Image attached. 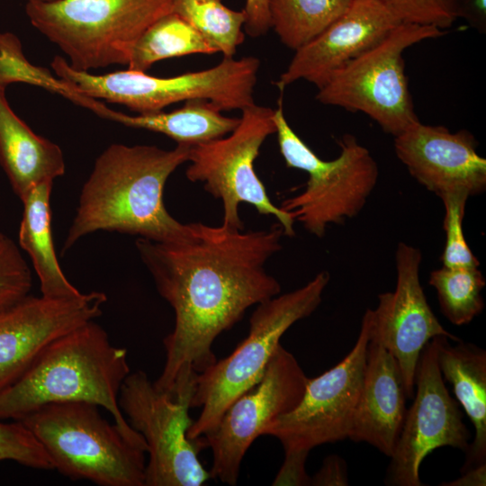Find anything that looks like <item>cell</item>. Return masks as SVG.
Segmentation results:
<instances>
[{
	"mask_svg": "<svg viewBox=\"0 0 486 486\" xmlns=\"http://www.w3.org/2000/svg\"><path fill=\"white\" fill-rule=\"evenodd\" d=\"M312 486H347L346 461L337 454L327 456L320 470L311 477Z\"/></svg>",
	"mask_w": 486,
	"mask_h": 486,
	"instance_id": "cell-34",
	"label": "cell"
},
{
	"mask_svg": "<svg viewBox=\"0 0 486 486\" xmlns=\"http://www.w3.org/2000/svg\"><path fill=\"white\" fill-rule=\"evenodd\" d=\"M400 23L444 31L459 18L461 0H381Z\"/></svg>",
	"mask_w": 486,
	"mask_h": 486,
	"instance_id": "cell-31",
	"label": "cell"
},
{
	"mask_svg": "<svg viewBox=\"0 0 486 486\" xmlns=\"http://www.w3.org/2000/svg\"><path fill=\"white\" fill-rule=\"evenodd\" d=\"M130 373L127 350L112 345L95 320L88 321L52 341L0 392V420L19 421L50 403L84 401L109 411L122 432L147 449L119 405L120 390Z\"/></svg>",
	"mask_w": 486,
	"mask_h": 486,
	"instance_id": "cell-3",
	"label": "cell"
},
{
	"mask_svg": "<svg viewBox=\"0 0 486 486\" xmlns=\"http://www.w3.org/2000/svg\"><path fill=\"white\" fill-rule=\"evenodd\" d=\"M437 364L443 379L470 418L474 437L465 451L461 472L486 464V352L462 340L452 345L446 337H436Z\"/></svg>",
	"mask_w": 486,
	"mask_h": 486,
	"instance_id": "cell-21",
	"label": "cell"
},
{
	"mask_svg": "<svg viewBox=\"0 0 486 486\" xmlns=\"http://www.w3.org/2000/svg\"><path fill=\"white\" fill-rule=\"evenodd\" d=\"M174 0H58L27 2L25 13L41 34L79 71L127 66L137 40Z\"/></svg>",
	"mask_w": 486,
	"mask_h": 486,
	"instance_id": "cell-6",
	"label": "cell"
},
{
	"mask_svg": "<svg viewBox=\"0 0 486 486\" xmlns=\"http://www.w3.org/2000/svg\"><path fill=\"white\" fill-rule=\"evenodd\" d=\"M328 282V273L321 271L305 285L256 304L245 339L195 378L190 408L202 410L187 430L189 440L213 430L228 407L261 380L283 335L316 310Z\"/></svg>",
	"mask_w": 486,
	"mask_h": 486,
	"instance_id": "cell-4",
	"label": "cell"
},
{
	"mask_svg": "<svg viewBox=\"0 0 486 486\" xmlns=\"http://www.w3.org/2000/svg\"><path fill=\"white\" fill-rule=\"evenodd\" d=\"M25 83L60 94L64 82L49 69L32 65L22 52V43L11 32H0V85Z\"/></svg>",
	"mask_w": 486,
	"mask_h": 486,
	"instance_id": "cell-28",
	"label": "cell"
},
{
	"mask_svg": "<svg viewBox=\"0 0 486 486\" xmlns=\"http://www.w3.org/2000/svg\"><path fill=\"white\" fill-rule=\"evenodd\" d=\"M369 339L364 313L350 352L329 370L308 378L299 404L268 425L263 435L277 438L284 451L310 452L348 438L362 390Z\"/></svg>",
	"mask_w": 486,
	"mask_h": 486,
	"instance_id": "cell-12",
	"label": "cell"
},
{
	"mask_svg": "<svg viewBox=\"0 0 486 486\" xmlns=\"http://www.w3.org/2000/svg\"><path fill=\"white\" fill-rule=\"evenodd\" d=\"M462 472L457 479L441 483L445 486H485L486 485V464L469 468Z\"/></svg>",
	"mask_w": 486,
	"mask_h": 486,
	"instance_id": "cell-37",
	"label": "cell"
},
{
	"mask_svg": "<svg viewBox=\"0 0 486 486\" xmlns=\"http://www.w3.org/2000/svg\"><path fill=\"white\" fill-rule=\"evenodd\" d=\"M52 187V181L43 182L21 200L23 211L18 244L32 260L40 281V294L50 298H70L81 292L66 277L56 254L50 204Z\"/></svg>",
	"mask_w": 486,
	"mask_h": 486,
	"instance_id": "cell-23",
	"label": "cell"
},
{
	"mask_svg": "<svg viewBox=\"0 0 486 486\" xmlns=\"http://www.w3.org/2000/svg\"><path fill=\"white\" fill-rule=\"evenodd\" d=\"M414 388L412 405L390 457L387 485L421 486L419 468L427 455L443 446L465 452L470 444L471 434L438 367L435 338L419 355Z\"/></svg>",
	"mask_w": 486,
	"mask_h": 486,
	"instance_id": "cell-13",
	"label": "cell"
},
{
	"mask_svg": "<svg viewBox=\"0 0 486 486\" xmlns=\"http://www.w3.org/2000/svg\"><path fill=\"white\" fill-rule=\"evenodd\" d=\"M50 66L58 78L82 94L149 113L194 99L208 100L221 111L252 106L260 61L256 57L224 58L211 68L170 77L130 69L94 75L74 69L60 56Z\"/></svg>",
	"mask_w": 486,
	"mask_h": 486,
	"instance_id": "cell-7",
	"label": "cell"
},
{
	"mask_svg": "<svg viewBox=\"0 0 486 486\" xmlns=\"http://www.w3.org/2000/svg\"><path fill=\"white\" fill-rule=\"evenodd\" d=\"M172 13L193 26L224 58H233L244 41V10L235 11L222 0H174Z\"/></svg>",
	"mask_w": 486,
	"mask_h": 486,
	"instance_id": "cell-26",
	"label": "cell"
},
{
	"mask_svg": "<svg viewBox=\"0 0 486 486\" xmlns=\"http://www.w3.org/2000/svg\"><path fill=\"white\" fill-rule=\"evenodd\" d=\"M274 111L256 104L242 110L238 125L228 135L192 146L186 177L202 182L203 188L223 205L222 225L243 230L240 202L253 205L262 215L276 218L288 237L295 235L292 216L275 206L254 169L266 139L275 133Z\"/></svg>",
	"mask_w": 486,
	"mask_h": 486,
	"instance_id": "cell-9",
	"label": "cell"
},
{
	"mask_svg": "<svg viewBox=\"0 0 486 486\" xmlns=\"http://www.w3.org/2000/svg\"><path fill=\"white\" fill-rule=\"evenodd\" d=\"M84 401L50 403L19 421L43 446L54 469L100 486H144L147 449Z\"/></svg>",
	"mask_w": 486,
	"mask_h": 486,
	"instance_id": "cell-5",
	"label": "cell"
},
{
	"mask_svg": "<svg viewBox=\"0 0 486 486\" xmlns=\"http://www.w3.org/2000/svg\"><path fill=\"white\" fill-rule=\"evenodd\" d=\"M309 453L301 450L284 451V463L272 484L274 486L310 485L311 477L308 475L305 469Z\"/></svg>",
	"mask_w": 486,
	"mask_h": 486,
	"instance_id": "cell-33",
	"label": "cell"
},
{
	"mask_svg": "<svg viewBox=\"0 0 486 486\" xmlns=\"http://www.w3.org/2000/svg\"><path fill=\"white\" fill-rule=\"evenodd\" d=\"M400 23L381 0H352L335 22L295 50L274 84L283 91L304 79L319 88L332 72L376 45Z\"/></svg>",
	"mask_w": 486,
	"mask_h": 486,
	"instance_id": "cell-18",
	"label": "cell"
},
{
	"mask_svg": "<svg viewBox=\"0 0 486 486\" xmlns=\"http://www.w3.org/2000/svg\"><path fill=\"white\" fill-rule=\"evenodd\" d=\"M32 270L20 247L0 231V310L29 295Z\"/></svg>",
	"mask_w": 486,
	"mask_h": 486,
	"instance_id": "cell-30",
	"label": "cell"
},
{
	"mask_svg": "<svg viewBox=\"0 0 486 486\" xmlns=\"http://www.w3.org/2000/svg\"><path fill=\"white\" fill-rule=\"evenodd\" d=\"M444 34L432 26L400 23L376 45L332 72L318 88L317 101L361 112L384 132L399 135L419 121L402 54L418 42Z\"/></svg>",
	"mask_w": 486,
	"mask_h": 486,
	"instance_id": "cell-8",
	"label": "cell"
},
{
	"mask_svg": "<svg viewBox=\"0 0 486 486\" xmlns=\"http://www.w3.org/2000/svg\"><path fill=\"white\" fill-rule=\"evenodd\" d=\"M119 405L147 445L144 486H201L211 478L197 456L199 447L186 436L193 422L188 402L159 391L139 370L124 379Z\"/></svg>",
	"mask_w": 486,
	"mask_h": 486,
	"instance_id": "cell-11",
	"label": "cell"
},
{
	"mask_svg": "<svg viewBox=\"0 0 486 486\" xmlns=\"http://www.w3.org/2000/svg\"><path fill=\"white\" fill-rule=\"evenodd\" d=\"M58 0H27V2H43V3H50V2H55Z\"/></svg>",
	"mask_w": 486,
	"mask_h": 486,
	"instance_id": "cell-38",
	"label": "cell"
},
{
	"mask_svg": "<svg viewBox=\"0 0 486 486\" xmlns=\"http://www.w3.org/2000/svg\"><path fill=\"white\" fill-rule=\"evenodd\" d=\"M466 130L451 132L419 121L394 137L397 158L421 185L438 197L454 192L469 196L486 189V159Z\"/></svg>",
	"mask_w": 486,
	"mask_h": 486,
	"instance_id": "cell-17",
	"label": "cell"
},
{
	"mask_svg": "<svg viewBox=\"0 0 486 486\" xmlns=\"http://www.w3.org/2000/svg\"><path fill=\"white\" fill-rule=\"evenodd\" d=\"M419 249L400 242L395 252L397 272L393 292L378 295L376 309H367L369 338L396 359L408 398L414 395L417 364L424 346L436 337L461 340L448 332L430 309L419 280Z\"/></svg>",
	"mask_w": 486,
	"mask_h": 486,
	"instance_id": "cell-14",
	"label": "cell"
},
{
	"mask_svg": "<svg viewBox=\"0 0 486 486\" xmlns=\"http://www.w3.org/2000/svg\"><path fill=\"white\" fill-rule=\"evenodd\" d=\"M428 284L436 291L442 313L455 326L469 324L483 310L486 281L476 266H442L430 273Z\"/></svg>",
	"mask_w": 486,
	"mask_h": 486,
	"instance_id": "cell-27",
	"label": "cell"
},
{
	"mask_svg": "<svg viewBox=\"0 0 486 486\" xmlns=\"http://www.w3.org/2000/svg\"><path fill=\"white\" fill-rule=\"evenodd\" d=\"M459 18L464 19L478 32H486V0H461Z\"/></svg>",
	"mask_w": 486,
	"mask_h": 486,
	"instance_id": "cell-36",
	"label": "cell"
},
{
	"mask_svg": "<svg viewBox=\"0 0 486 486\" xmlns=\"http://www.w3.org/2000/svg\"><path fill=\"white\" fill-rule=\"evenodd\" d=\"M13 461L37 470L54 469L43 446L20 421L0 420V462Z\"/></svg>",
	"mask_w": 486,
	"mask_h": 486,
	"instance_id": "cell-32",
	"label": "cell"
},
{
	"mask_svg": "<svg viewBox=\"0 0 486 486\" xmlns=\"http://www.w3.org/2000/svg\"><path fill=\"white\" fill-rule=\"evenodd\" d=\"M89 110L127 127L158 132L177 144L191 147L228 135L240 121L238 117L223 115L219 106L203 99L186 101L181 108L168 112L130 115L113 111L97 100Z\"/></svg>",
	"mask_w": 486,
	"mask_h": 486,
	"instance_id": "cell-22",
	"label": "cell"
},
{
	"mask_svg": "<svg viewBox=\"0 0 486 486\" xmlns=\"http://www.w3.org/2000/svg\"><path fill=\"white\" fill-rule=\"evenodd\" d=\"M352 0H268L270 28L294 51L335 22Z\"/></svg>",
	"mask_w": 486,
	"mask_h": 486,
	"instance_id": "cell-24",
	"label": "cell"
},
{
	"mask_svg": "<svg viewBox=\"0 0 486 486\" xmlns=\"http://www.w3.org/2000/svg\"><path fill=\"white\" fill-rule=\"evenodd\" d=\"M215 50L186 21L169 13L150 25L137 40L128 69L146 72L162 59L192 54H215Z\"/></svg>",
	"mask_w": 486,
	"mask_h": 486,
	"instance_id": "cell-25",
	"label": "cell"
},
{
	"mask_svg": "<svg viewBox=\"0 0 486 486\" xmlns=\"http://www.w3.org/2000/svg\"><path fill=\"white\" fill-rule=\"evenodd\" d=\"M283 235L279 222L248 232L194 222L176 240L137 238L140 259L175 312L174 328L163 339L165 364L154 382L159 391L190 401L196 376L217 360L215 339L249 307L281 292L265 266L281 250Z\"/></svg>",
	"mask_w": 486,
	"mask_h": 486,
	"instance_id": "cell-1",
	"label": "cell"
},
{
	"mask_svg": "<svg viewBox=\"0 0 486 486\" xmlns=\"http://www.w3.org/2000/svg\"><path fill=\"white\" fill-rule=\"evenodd\" d=\"M470 196L464 192H454L440 197L445 208L444 230L446 243L441 261L446 267H478L480 263L465 240L463 220Z\"/></svg>",
	"mask_w": 486,
	"mask_h": 486,
	"instance_id": "cell-29",
	"label": "cell"
},
{
	"mask_svg": "<svg viewBox=\"0 0 486 486\" xmlns=\"http://www.w3.org/2000/svg\"><path fill=\"white\" fill-rule=\"evenodd\" d=\"M0 85V164L22 200L33 187L65 174L62 149L36 134L12 110Z\"/></svg>",
	"mask_w": 486,
	"mask_h": 486,
	"instance_id": "cell-20",
	"label": "cell"
},
{
	"mask_svg": "<svg viewBox=\"0 0 486 486\" xmlns=\"http://www.w3.org/2000/svg\"><path fill=\"white\" fill-rule=\"evenodd\" d=\"M407 398L396 359L369 339L362 390L348 438L367 443L391 457L406 416Z\"/></svg>",
	"mask_w": 486,
	"mask_h": 486,
	"instance_id": "cell-19",
	"label": "cell"
},
{
	"mask_svg": "<svg viewBox=\"0 0 486 486\" xmlns=\"http://www.w3.org/2000/svg\"><path fill=\"white\" fill-rule=\"evenodd\" d=\"M308 378L294 356L280 344L261 380L228 407L213 430L194 441L199 448L212 450L211 478L237 484L252 443L274 420L299 404Z\"/></svg>",
	"mask_w": 486,
	"mask_h": 486,
	"instance_id": "cell-10",
	"label": "cell"
},
{
	"mask_svg": "<svg viewBox=\"0 0 486 486\" xmlns=\"http://www.w3.org/2000/svg\"><path fill=\"white\" fill-rule=\"evenodd\" d=\"M340 154L308 174L304 190L285 199L281 209L316 237L329 224L357 215L378 180V166L369 150L350 134L339 141Z\"/></svg>",
	"mask_w": 486,
	"mask_h": 486,
	"instance_id": "cell-16",
	"label": "cell"
},
{
	"mask_svg": "<svg viewBox=\"0 0 486 486\" xmlns=\"http://www.w3.org/2000/svg\"><path fill=\"white\" fill-rule=\"evenodd\" d=\"M267 2L268 0H246L243 9L247 16L244 29L248 35L259 37L270 29Z\"/></svg>",
	"mask_w": 486,
	"mask_h": 486,
	"instance_id": "cell-35",
	"label": "cell"
},
{
	"mask_svg": "<svg viewBox=\"0 0 486 486\" xmlns=\"http://www.w3.org/2000/svg\"><path fill=\"white\" fill-rule=\"evenodd\" d=\"M106 301L105 293L97 291L70 298L29 294L0 310V392L52 341L101 316Z\"/></svg>",
	"mask_w": 486,
	"mask_h": 486,
	"instance_id": "cell-15",
	"label": "cell"
},
{
	"mask_svg": "<svg viewBox=\"0 0 486 486\" xmlns=\"http://www.w3.org/2000/svg\"><path fill=\"white\" fill-rule=\"evenodd\" d=\"M191 146L170 150L157 146L113 143L96 158L84 183L63 252L96 231H116L156 241L184 237L188 224L167 212L164 188L168 177L188 162Z\"/></svg>",
	"mask_w": 486,
	"mask_h": 486,
	"instance_id": "cell-2",
	"label": "cell"
}]
</instances>
